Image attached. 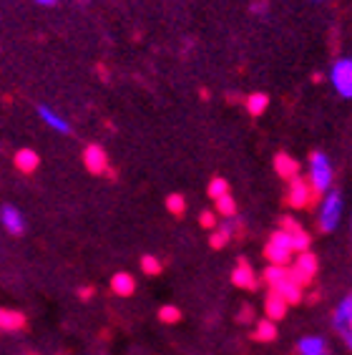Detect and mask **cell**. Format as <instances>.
Returning <instances> with one entry per match:
<instances>
[{
    "mask_svg": "<svg viewBox=\"0 0 352 355\" xmlns=\"http://www.w3.org/2000/svg\"><path fill=\"white\" fill-rule=\"evenodd\" d=\"M262 280L267 282L272 293H277L287 305H297V302L302 300V295H305V290H302L305 285H299V282L294 280V275L290 272V267H285V265H267V270L262 272Z\"/></svg>",
    "mask_w": 352,
    "mask_h": 355,
    "instance_id": "cell-1",
    "label": "cell"
},
{
    "mask_svg": "<svg viewBox=\"0 0 352 355\" xmlns=\"http://www.w3.org/2000/svg\"><path fill=\"white\" fill-rule=\"evenodd\" d=\"M307 182L315 189V194H325L335 187V166L325 151H312L310 162H307Z\"/></svg>",
    "mask_w": 352,
    "mask_h": 355,
    "instance_id": "cell-2",
    "label": "cell"
},
{
    "mask_svg": "<svg viewBox=\"0 0 352 355\" xmlns=\"http://www.w3.org/2000/svg\"><path fill=\"white\" fill-rule=\"evenodd\" d=\"M342 214H345V199H342V191L332 187L330 191L322 194L317 205V227L322 232H335L342 222Z\"/></svg>",
    "mask_w": 352,
    "mask_h": 355,
    "instance_id": "cell-3",
    "label": "cell"
},
{
    "mask_svg": "<svg viewBox=\"0 0 352 355\" xmlns=\"http://www.w3.org/2000/svg\"><path fill=\"white\" fill-rule=\"evenodd\" d=\"M264 257L270 265H290L292 257H294V247H292L290 232L285 227H279L277 232H272L267 245H264Z\"/></svg>",
    "mask_w": 352,
    "mask_h": 355,
    "instance_id": "cell-4",
    "label": "cell"
},
{
    "mask_svg": "<svg viewBox=\"0 0 352 355\" xmlns=\"http://www.w3.org/2000/svg\"><path fill=\"white\" fill-rule=\"evenodd\" d=\"M330 86L340 98H352V58L342 55L330 66Z\"/></svg>",
    "mask_w": 352,
    "mask_h": 355,
    "instance_id": "cell-5",
    "label": "cell"
},
{
    "mask_svg": "<svg viewBox=\"0 0 352 355\" xmlns=\"http://www.w3.org/2000/svg\"><path fill=\"white\" fill-rule=\"evenodd\" d=\"M317 270H319L317 254H312L310 250H305V252H297V257H292L290 272L294 275V280H297L299 285H310V282L315 280Z\"/></svg>",
    "mask_w": 352,
    "mask_h": 355,
    "instance_id": "cell-6",
    "label": "cell"
},
{
    "mask_svg": "<svg viewBox=\"0 0 352 355\" xmlns=\"http://www.w3.org/2000/svg\"><path fill=\"white\" fill-rule=\"evenodd\" d=\"M315 189L310 187V182L302 177H294L290 179V187H287V202H290V207H294V209H307V207H312V202H315Z\"/></svg>",
    "mask_w": 352,
    "mask_h": 355,
    "instance_id": "cell-7",
    "label": "cell"
},
{
    "mask_svg": "<svg viewBox=\"0 0 352 355\" xmlns=\"http://www.w3.org/2000/svg\"><path fill=\"white\" fill-rule=\"evenodd\" d=\"M83 164H86V169L91 174L101 177V174L109 171V154H106L101 144H88L86 149H83Z\"/></svg>",
    "mask_w": 352,
    "mask_h": 355,
    "instance_id": "cell-8",
    "label": "cell"
},
{
    "mask_svg": "<svg viewBox=\"0 0 352 355\" xmlns=\"http://www.w3.org/2000/svg\"><path fill=\"white\" fill-rule=\"evenodd\" d=\"M239 230V222L234 217L229 219H219V225L211 230V237H209V245L214 247V250H222V247L229 245V239H234V234H237Z\"/></svg>",
    "mask_w": 352,
    "mask_h": 355,
    "instance_id": "cell-9",
    "label": "cell"
},
{
    "mask_svg": "<svg viewBox=\"0 0 352 355\" xmlns=\"http://www.w3.org/2000/svg\"><path fill=\"white\" fill-rule=\"evenodd\" d=\"M332 328L337 330L340 335L352 330V293L345 295V297L337 302V308L332 313Z\"/></svg>",
    "mask_w": 352,
    "mask_h": 355,
    "instance_id": "cell-10",
    "label": "cell"
},
{
    "mask_svg": "<svg viewBox=\"0 0 352 355\" xmlns=\"http://www.w3.org/2000/svg\"><path fill=\"white\" fill-rule=\"evenodd\" d=\"M231 282H234L239 290H257L259 287L257 272H254V267H252L247 260L237 262V267L231 270Z\"/></svg>",
    "mask_w": 352,
    "mask_h": 355,
    "instance_id": "cell-11",
    "label": "cell"
},
{
    "mask_svg": "<svg viewBox=\"0 0 352 355\" xmlns=\"http://www.w3.org/2000/svg\"><path fill=\"white\" fill-rule=\"evenodd\" d=\"M282 227H285L287 232H290L292 247H294V254H297V252H305V250H310L312 239H310V234H307V230H305L302 225H299V222H294L292 217H285Z\"/></svg>",
    "mask_w": 352,
    "mask_h": 355,
    "instance_id": "cell-12",
    "label": "cell"
},
{
    "mask_svg": "<svg viewBox=\"0 0 352 355\" xmlns=\"http://www.w3.org/2000/svg\"><path fill=\"white\" fill-rule=\"evenodd\" d=\"M297 355H330V345L322 335H305L294 345Z\"/></svg>",
    "mask_w": 352,
    "mask_h": 355,
    "instance_id": "cell-13",
    "label": "cell"
},
{
    "mask_svg": "<svg viewBox=\"0 0 352 355\" xmlns=\"http://www.w3.org/2000/svg\"><path fill=\"white\" fill-rule=\"evenodd\" d=\"M0 222H3V227H6V232L10 234H23V230H26V219H23L21 209L13 205H6L3 209H0Z\"/></svg>",
    "mask_w": 352,
    "mask_h": 355,
    "instance_id": "cell-14",
    "label": "cell"
},
{
    "mask_svg": "<svg viewBox=\"0 0 352 355\" xmlns=\"http://www.w3.org/2000/svg\"><path fill=\"white\" fill-rule=\"evenodd\" d=\"M38 116H41V121L46 123L48 129L58 131V134H71V123H68V119H63L61 114L55 109H51V106H38Z\"/></svg>",
    "mask_w": 352,
    "mask_h": 355,
    "instance_id": "cell-15",
    "label": "cell"
},
{
    "mask_svg": "<svg viewBox=\"0 0 352 355\" xmlns=\"http://www.w3.org/2000/svg\"><path fill=\"white\" fill-rule=\"evenodd\" d=\"M111 293L118 295V297H131L136 293V280L134 275L129 272H116L111 277Z\"/></svg>",
    "mask_w": 352,
    "mask_h": 355,
    "instance_id": "cell-16",
    "label": "cell"
},
{
    "mask_svg": "<svg viewBox=\"0 0 352 355\" xmlns=\"http://www.w3.org/2000/svg\"><path fill=\"white\" fill-rule=\"evenodd\" d=\"M15 169L21 171V174H33L38 166H41V157L35 154L33 149H21L15 151Z\"/></svg>",
    "mask_w": 352,
    "mask_h": 355,
    "instance_id": "cell-17",
    "label": "cell"
},
{
    "mask_svg": "<svg viewBox=\"0 0 352 355\" xmlns=\"http://www.w3.org/2000/svg\"><path fill=\"white\" fill-rule=\"evenodd\" d=\"M287 308H290V305H287L277 293H272V290H270V295L264 297V315H267L270 320H274V322L282 320L287 315Z\"/></svg>",
    "mask_w": 352,
    "mask_h": 355,
    "instance_id": "cell-18",
    "label": "cell"
},
{
    "mask_svg": "<svg viewBox=\"0 0 352 355\" xmlns=\"http://www.w3.org/2000/svg\"><path fill=\"white\" fill-rule=\"evenodd\" d=\"M274 171H277L282 179H287V182H290V179H294V177H299L297 159H292L290 154H285V151H282V154H277V157H274Z\"/></svg>",
    "mask_w": 352,
    "mask_h": 355,
    "instance_id": "cell-19",
    "label": "cell"
},
{
    "mask_svg": "<svg viewBox=\"0 0 352 355\" xmlns=\"http://www.w3.org/2000/svg\"><path fill=\"white\" fill-rule=\"evenodd\" d=\"M21 328H26V315L18 313V310L0 308V330L13 333V330H21Z\"/></svg>",
    "mask_w": 352,
    "mask_h": 355,
    "instance_id": "cell-20",
    "label": "cell"
},
{
    "mask_svg": "<svg viewBox=\"0 0 352 355\" xmlns=\"http://www.w3.org/2000/svg\"><path fill=\"white\" fill-rule=\"evenodd\" d=\"M277 322L270 320V318H264V320H257V325H254V340L257 343H272L277 340Z\"/></svg>",
    "mask_w": 352,
    "mask_h": 355,
    "instance_id": "cell-21",
    "label": "cell"
},
{
    "mask_svg": "<svg viewBox=\"0 0 352 355\" xmlns=\"http://www.w3.org/2000/svg\"><path fill=\"white\" fill-rule=\"evenodd\" d=\"M214 212L219 214L222 219H229V217H237V199L229 194H224V197L214 199Z\"/></svg>",
    "mask_w": 352,
    "mask_h": 355,
    "instance_id": "cell-22",
    "label": "cell"
},
{
    "mask_svg": "<svg viewBox=\"0 0 352 355\" xmlns=\"http://www.w3.org/2000/svg\"><path fill=\"white\" fill-rule=\"evenodd\" d=\"M270 106V96L267 94H249L247 96V111H249V116H262L264 111Z\"/></svg>",
    "mask_w": 352,
    "mask_h": 355,
    "instance_id": "cell-23",
    "label": "cell"
},
{
    "mask_svg": "<svg viewBox=\"0 0 352 355\" xmlns=\"http://www.w3.org/2000/svg\"><path fill=\"white\" fill-rule=\"evenodd\" d=\"M166 209H169L174 217H182V214L186 212V199H184L182 194H169V197H166Z\"/></svg>",
    "mask_w": 352,
    "mask_h": 355,
    "instance_id": "cell-24",
    "label": "cell"
},
{
    "mask_svg": "<svg viewBox=\"0 0 352 355\" xmlns=\"http://www.w3.org/2000/svg\"><path fill=\"white\" fill-rule=\"evenodd\" d=\"M209 197L211 199H219V197H224V194H229V182L227 179H222V177H214L209 182Z\"/></svg>",
    "mask_w": 352,
    "mask_h": 355,
    "instance_id": "cell-25",
    "label": "cell"
},
{
    "mask_svg": "<svg viewBox=\"0 0 352 355\" xmlns=\"http://www.w3.org/2000/svg\"><path fill=\"white\" fill-rule=\"evenodd\" d=\"M179 318H182V310L176 308V305H161V308H159V320L166 322V325L179 322Z\"/></svg>",
    "mask_w": 352,
    "mask_h": 355,
    "instance_id": "cell-26",
    "label": "cell"
},
{
    "mask_svg": "<svg viewBox=\"0 0 352 355\" xmlns=\"http://www.w3.org/2000/svg\"><path fill=\"white\" fill-rule=\"evenodd\" d=\"M141 272L154 277V275L161 272V262L156 260L154 254H143V257H141Z\"/></svg>",
    "mask_w": 352,
    "mask_h": 355,
    "instance_id": "cell-27",
    "label": "cell"
},
{
    "mask_svg": "<svg viewBox=\"0 0 352 355\" xmlns=\"http://www.w3.org/2000/svg\"><path fill=\"white\" fill-rule=\"evenodd\" d=\"M217 217H219L217 212H211V209H204V212L199 214V225H202L204 230H209V232H211V230H214V227L219 225Z\"/></svg>",
    "mask_w": 352,
    "mask_h": 355,
    "instance_id": "cell-28",
    "label": "cell"
},
{
    "mask_svg": "<svg viewBox=\"0 0 352 355\" xmlns=\"http://www.w3.org/2000/svg\"><path fill=\"white\" fill-rule=\"evenodd\" d=\"M237 320L239 322H252V320H254V313H252V308H247V305H244V308L237 313Z\"/></svg>",
    "mask_w": 352,
    "mask_h": 355,
    "instance_id": "cell-29",
    "label": "cell"
},
{
    "mask_svg": "<svg viewBox=\"0 0 352 355\" xmlns=\"http://www.w3.org/2000/svg\"><path fill=\"white\" fill-rule=\"evenodd\" d=\"M78 297H81V300H91V297H94V287H81V290H78Z\"/></svg>",
    "mask_w": 352,
    "mask_h": 355,
    "instance_id": "cell-30",
    "label": "cell"
},
{
    "mask_svg": "<svg viewBox=\"0 0 352 355\" xmlns=\"http://www.w3.org/2000/svg\"><path fill=\"white\" fill-rule=\"evenodd\" d=\"M342 340H345V345L350 348V353H352V330H347V333H342Z\"/></svg>",
    "mask_w": 352,
    "mask_h": 355,
    "instance_id": "cell-31",
    "label": "cell"
},
{
    "mask_svg": "<svg viewBox=\"0 0 352 355\" xmlns=\"http://www.w3.org/2000/svg\"><path fill=\"white\" fill-rule=\"evenodd\" d=\"M33 3H38V6H43V8H53L58 0H33Z\"/></svg>",
    "mask_w": 352,
    "mask_h": 355,
    "instance_id": "cell-32",
    "label": "cell"
},
{
    "mask_svg": "<svg viewBox=\"0 0 352 355\" xmlns=\"http://www.w3.org/2000/svg\"><path fill=\"white\" fill-rule=\"evenodd\" d=\"M252 10H254V13H264V10H267V6H264V3H254V6H252Z\"/></svg>",
    "mask_w": 352,
    "mask_h": 355,
    "instance_id": "cell-33",
    "label": "cell"
},
{
    "mask_svg": "<svg viewBox=\"0 0 352 355\" xmlns=\"http://www.w3.org/2000/svg\"><path fill=\"white\" fill-rule=\"evenodd\" d=\"M315 3H319V0H315Z\"/></svg>",
    "mask_w": 352,
    "mask_h": 355,
    "instance_id": "cell-34",
    "label": "cell"
}]
</instances>
